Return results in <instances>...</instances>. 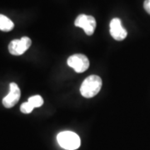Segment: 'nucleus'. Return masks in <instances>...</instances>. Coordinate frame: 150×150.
I'll return each instance as SVG.
<instances>
[{"instance_id": "obj_1", "label": "nucleus", "mask_w": 150, "mask_h": 150, "mask_svg": "<svg viewBox=\"0 0 150 150\" xmlns=\"http://www.w3.org/2000/svg\"><path fill=\"white\" fill-rule=\"evenodd\" d=\"M102 88V79L97 75H90L81 84L80 93L82 96L90 98L96 96Z\"/></svg>"}, {"instance_id": "obj_2", "label": "nucleus", "mask_w": 150, "mask_h": 150, "mask_svg": "<svg viewBox=\"0 0 150 150\" xmlns=\"http://www.w3.org/2000/svg\"><path fill=\"white\" fill-rule=\"evenodd\" d=\"M59 144L64 149L74 150L80 146V139L78 134L71 131H64L59 133L57 136Z\"/></svg>"}, {"instance_id": "obj_3", "label": "nucleus", "mask_w": 150, "mask_h": 150, "mask_svg": "<svg viewBox=\"0 0 150 150\" xmlns=\"http://www.w3.org/2000/svg\"><path fill=\"white\" fill-rule=\"evenodd\" d=\"M68 65L77 73H83L89 67V61L85 55L81 54H74L68 59Z\"/></svg>"}, {"instance_id": "obj_4", "label": "nucleus", "mask_w": 150, "mask_h": 150, "mask_svg": "<svg viewBox=\"0 0 150 150\" xmlns=\"http://www.w3.org/2000/svg\"><path fill=\"white\" fill-rule=\"evenodd\" d=\"M31 43V39L28 37H23L20 39H14L9 43L8 51L11 54L15 56L22 55L29 48Z\"/></svg>"}, {"instance_id": "obj_5", "label": "nucleus", "mask_w": 150, "mask_h": 150, "mask_svg": "<svg viewBox=\"0 0 150 150\" xmlns=\"http://www.w3.org/2000/svg\"><path fill=\"white\" fill-rule=\"evenodd\" d=\"M76 27L82 28L87 35H92L96 28V20L93 16L80 14L74 22Z\"/></svg>"}, {"instance_id": "obj_6", "label": "nucleus", "mask_w": 150, "mask_h": 150, "mask_svg": "<svg viewBox=\"0 0 150 150\" xmlns=\"http://www.w3.org/2000/svg\"><path fill=\"white\" fill-rule=\"evenodd\" d=\"M21 96V92L15 83H11L9 85V93L3 99V104L7 108L13 107L18 102Z\"/></svg>"}, {"instance_id": "obj_7", "label": "nucleus", "mask_w": 150, "mask_h": 150, "mask_svg": "<svg viewBox=\"0 0 150 150\" xmlns=\"http://www.w3.org/2000/svg\"><path fill=\"white\" fill-rule=\"evenodd\" d=\"M110 34L115 40L121 41L127 37L128 33L122 26V23L119 18H112L110 22Z\"/></svg>"}, {"instance_id": "obj_8", "label": "nucleus", "mask_w": 150, "mask_h": 150, "mask_svg": "<svg viewBox=\"0 0 150 150\" xmlns=\"http://www.w3.org/2000/svg\"><path fill=\"white\" fill-rule=\"evenodd\" d=\"M14 27L13 23L8 17L0 14V30L4 32L11 31Z\"/></svg>"}, {"instance_id": "obj_9", "label": "nucleus", "mask_w": 150, "mask_h": 150, "mask_svg": "<svg viewBox=\"0 0 150 150\" xmlns=\"http://www.w3.org/2000/svg\"><path fill=\"white\" fill-rule=\"evenodd\" d=\"M28 103H30L34 108H39L43 105V99L40 95H35V96L30 97L28 98Z\"/></svg>"}, {"instance_id": "obj_10", "label": "nucleus", "mask_w": 150, "mask_h": 150, "mask_svg": "<svg viewBox=\"0 0 150 150\" xmlns=\"http://www.w3.org/2000/svg\"><path fill=\"white\" fill-rule=\"evenodd\" d=\"M34 107L30 103H23L20 107V110L23 113H30L33 110Z\"/></svg>"}, {"instance_id": "obj_11", "label": "nucleus", "mask_w": 150, "mask_h": 150, "mask_svg": "<svg viewBox=\"0 0 150 150\" xmlns=\"http://www.w3.org/2000/svg\"><path fill=\"white\" fill-rule=\"evenodd\" d=\"M144 7L145 11L150 14V0H145Z\"/></svg>"}]
</instances>
